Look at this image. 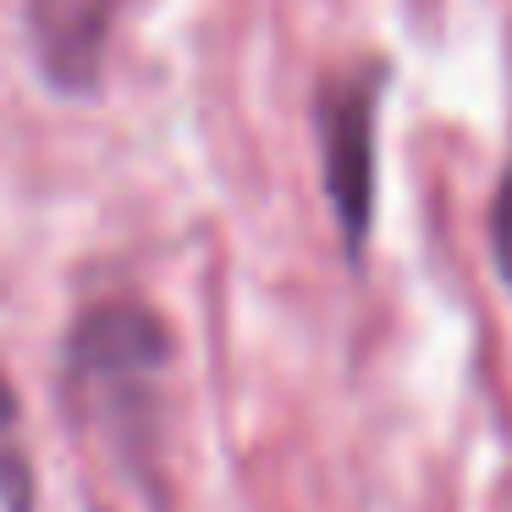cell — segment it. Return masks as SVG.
Instances as JSON below:
<instances>
[{"mask_svg": "<svg viewBox=\"0 0 512 512\" xmlns=\"http://www.w3.org/2000/svg\"><path fill=\"white\" fill-rule=\"evenodd\" d=\"M0 501L12 512H28V501H34L28 457H23V441H17V397L6 380H0Z\"/></svg>", "mask_w": 512, "mask_h": 512, "instance_id": "obj_3", "label": "cell"}, {"mask_svg": "<svg viewBox=\"0 0 512 512\" xmlns=\"http://www.w3.org/2000/svg\"><path fill=\"white\" fill-rule=\"evenodd\" d=\"M72 353H78V369H94V375H111V369H155L160 353H166V331L155 325V314L116 303V309H100L83 320Z\"/></svg>", "mask_w": 512, "mask_h": 512, "instance_id": "obj_2", "label": "cell"}, {"mask_svg": "<svg viewBox=\"0 0 512 512\" xmlns=\"http://www.w3.org/2000/svg\"><path fill=\"white\" fill-rule=\"evenodd\" d=\"M490 243H496V265H501V276L512 281V171L501 177L496 204H490Z\"/></svg>", "mask_w": 512, "mask_h": 512, "instance_id": "obj_4", "label": "cell"}, {"mask_svg": "<svg viewBox=\"0 0 512 512\" xmlns=\"http://www.w3.org/2000/svg\"><path fill=\"white\" fill-rule=\"evenodd\" d=\"M320 144H325V188L358 243L375 199V89L369 83H331L320 89Z\"/></svg>", "mask_w": 512, "mask_h": 512, "instance_id": "obj_1", "label": "cell"}]
</instances>
